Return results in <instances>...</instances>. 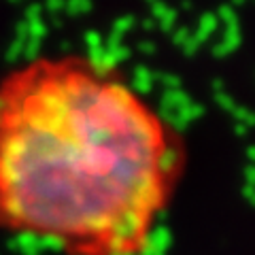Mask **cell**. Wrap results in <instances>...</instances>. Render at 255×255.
I'll return each mask as SVG.
<instances>
[{"mask_svg": "<svg viewBox=\"0 0 255 255\" xmlns=\"http://www.w3.org/2000/svg\"><path fill=\"white\" fill-rule=\"evenodd\" d=\"M185 166L177 126L105 62L36 55L0 77V234L147 255Z\"/></svg>", "mask_w": 255, "mask_h": 255, "instance_id": "1", "label": "cell"}]
</instances>
